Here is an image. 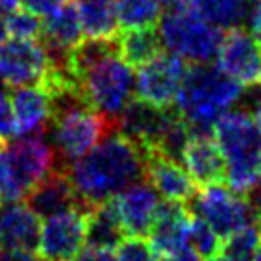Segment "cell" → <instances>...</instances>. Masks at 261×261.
<instances>
[{"label":"cell","mask_w":261,"mask_h":261,"mask_svg":"<svg viewBox=\"0 0 261 261\" xmlns=\"http://www.w3.org/2000/svg\"><path fill=\"white\" fill-rule=\"evenodd\" d=\"M147 152L115 130L84 156L63 166L82 208L111 200L130 185L145 179Z\"/></svg>","instance_id":"cell-1"},{"label":"cell","mask_w":261,"mask_h":261,"mask_svg":"<svg viewBox=\"0 0 261 261\" xmlns=\"http://www.w3.org/2000/svg\"><path fill=\"white\" fill-rule=\"evenodd\" d=\"M65 69L73 76L82 101L118 120L134 99V67L126 63L116 40H82L65 59Z\"/></svg>","instance_id":"cell-2"},{"label":"cell","mask_w":261,"mask_h":261,"mask_svg":"<svg viewBox=\"0 0 261 261\" xmlns=\"http://www.w3.org/2000/svg\"><path fill=\"white\" fill-rule=\"evenodd\" d=\"M242 95V84L210 63H189L187 76L175 99V111L193 134H212L214 124Z\"/></svg>","instance_id":"cell-3"},{"label":"cell","mask_w":261,"mask_h":261,"mask_svg":"<svg viewBox=\"0 0 261 261\" xmlns=\"http://www.w3.org/2000/svg\"><path fill=\"white\" fill-rule=\"evenodd\" d=\"M212 134L223 154L225 181L237 193H248L261 179V128L246 111H229Z\"/></svg>","instance_id":"cell-4"},{"label":"cell","mask_w":261,"mask_h":261,"mask_svg":"<svg viewBox=\"0 0 261 261\" xmlns=\"http://www.w3.org/2000/svg\"><path fill=\"white\" fill-rule=\"evenodd\" d=\"M56 109L51 116V147L63 166L71 164L99 141L116 130V122L103 113L95 111L76 95H65L54 99Z\"/></svg>","instance_id":"cell-5"},{"label":"cell","mask_w":261,"mask_h":261,"mask_svg":"<svg viewBox=\"0 0 261 261\" xmlns=\"http://www.w3.org/2000/svg\"><path fill=\"white\" fill-rule=\"evenodd\" d=\"M156 29L164 48L187 63H210L218 58L225 37L223 31L202 19L196 12L164 14Z\"/></svg>","instance_id":"cell-6"},{"label":"cell","mask_w":261,"mask_h":261,"mask_svg":"<svg viewBox=\"0 0 261 261\" xmlns=\"http://www.w3.org/2000/svg\"><path fill=\"white\" fill-rule=\"evenodd\" d=\"M10 181L0 193V204L19 202L56 170V151L42 134L21 136L6 145Z\"/></svg>","instance_id":"cell-7"},{"label":"cell","mask_w":261,"mask_h":261,"mask_svg":"<svg viewBox=\"0 0 261 261\" xmlns=\"http://www.w3.org/2000/svg\"><path fill=\"white\" fill-rule=\"evenodd\" d=\"M189 210L202 218L223 239V242L232 232L257 219L250 202L240 198L239 193L231 187H221V183L202 187L198 195L189 200Z\"/></svg>","instance_id":"cell-8"},{"label":"cell","mask_w":261,"mask_h":261,"mask_svg":"<svg viewBox=\"0 0 261 261\" xmlns=\"http://www.w3.org/2000/svg\"><path fill=\"white\" fill-rule=\"evenodd\" d=\"M189 71V63L172 51H162L151 61L138 67L136 95L138 99L159 109H170L175 105L177 94Z\"/></svg>","instance_id":"cell-9"},{"label":"cell","mask_w":261,"mask_h":261,"mask_svg":"<svg viewBox=\"0 0 261 261\" xmlns=\"http://www.w3.org/2000/svg\"><path fill=\"white\" fill-rule=\"evenodd\" d=\"M54 61L38 40L12 38L0 46V80L12 88L40 86Z\"/></svg>","instance_id":"cell-10"},{"label":"cell","mask_w":261,"mask_h":261,"mask_svg":"<svg viewBox=\"0 0 261 261\" xmlns=\"http://www.w3.org/2000/svg\"><path fill=\"white\" fill-rule=\"evenodd\" d=\"M86 242V210L71 208L46 218L38 254L44 261H74Z\"/></svg>","instance_id":"cell-11"},{"label":"cell","mask_w":261,"mask_h":261,"mask_svg":"<svg viewBox=\"0 0 261 261\" xmlns=\"http://www.w3.org/2000/svg\"><path fill=\"white\" fill-rule=\"evenodd\" d=\"M218 67L242 86H261V46L244 29H232L223 37Z\"/></svg>","instance_id":"cell-12"},{"label":"cell","mask_w":261,"mask_h":261,"mask_svg":"<svg viewBox=\"0 0 261 261\" xmlns=\"http://www.w3.org/2000/svg\"><path fill=\"white\" fill-rule=\"evenodd\" d=\"M124 232L130 237L149 234L160 206V195L151 183L138 181L111 198Z\"/></svg>","instance_id":"cell-13"},{"label":"cell","mask_w":261,"mask_h":261,"mask_svg":"<svg viewBox=\"0 0 261 261\" xmlns=\"http://www.w3.org/2000/svg\"><path fill=\"white\" fill-rule=\"evenodd\" d=\"M84 40V29L80 21L76 0L59 8L58 12L46 15L42 23L40 42L48 50L54 63H65L67 56Z\"/></svg>","instance_id":"cell-14"},{"label":"cell","mask_w":261,"mask_h":261,"mask_svg":"<svg viewBox=\"0 0 261 261\" xmlns=\"http://www.w3.org/2000/svg\"><path fill=\"white\" fill-rule=\"evenodd\" d=\"M40 221L27 204H0V240L6 252H38Z\"/></svg>","instance_id":"cell-15"},{"label":"cell","mask_w":261,"mask_h":261,"mask_svg":"<svg viewBox=\"0 0 261 261\" xmlns=\"http://www.w3.org/2000/svg\"><path fill=\"white\" fill-rule=\"evenodd\" d=\"M212 136L214 134H193L181 154L185 170L200 187L219 185L227 175L223 154Z\"/></svg>","instance_id":"cell-16"},{"label":"cell","mask_w":261,"mask_h":261,"mask_svg":"<svg viewBox=\"0 0 261 261\" xmlns=\"http://www.w3.org/2000/svg\"><path fill=\"white\" fill-rule=\"evenodd\" d=\"M191 210L183 202L166 200L160 202L156 218L149 231L151 246L160 255H172L189 248V223Z\"/></svg>","instance_id":"cell-17"},{"label":"cell","mask_w":261,"mask_h":261,"mask_svg":"<svg viewBox=\"0 0 261 261\" xmlns=\"http://www.w3.org/2000/svg\"><path fill=\"white\" fill-rule=\"evenodd\" d=\"M10 101L14 107L17 138L42 134L51 122L54 116V95L44 86H21L15 88Z\"/></svg>","instance_id":"cell-18"},{"label":"cell","mask_w":261,"mask_h":261,"mask_svg":"<svg viewBox=\"0 0 261 261\" xmlns=\"http://www.w3.org/2000/svg\"><path fill=\"white\" fill-rule=\"evenodd\" d=\"M145 179L156 189L162 198L174 202H189L196 195V183L177 160L149 152L145 164Z\"/></svg>","instance_id":"cell-19"},{"label":"cell","mask_w":261,"mask_h":261,"mask_svg":"<svg viewBox=\"0 0 261 261\" xmlns=\"http://www.w3.org/2000/svg\"><path fill=\"white\" fill-rule=\"evenodd\" d=\"M25 198H27L25 200L27 206L38 218L40 216L50 218V216H56L59 212L71 210V208H82L65 170H54L37 187L31 189V193Z\"/></svg>","instance_id":"cell-20"},{"label":"cell","mask_w":261,"mask_h":261,"mask_svg":"<svg viewBox=\"0 0 261 261\" xmlns=\"http://www.w3.org/2000/svg\"><path fill=\"white\" fill-rule=\"evenodd\" d=\"M80 21L88 40H116L120 21L115 0H76Z\"/></svg>","instance_id":"cell-21"},{"label":"cell","mask_w":261,"mask_h":261,"mask_svg":"<svg viewBox=\"0 0 261 261\" xmlns=\"http://www.w3.org/2000/svg\"><path fill=\"white\" fill-rule=\"evenodd\" d=\"M255 0H193V12L221 31L242 29Z\"/></svg>","instance_id":"cell-22"},{"label":"cell","mask_w":261,"mask_h":261,"mask_svg":"<svg viewBox=\"0 0 261 261\" xmlns=\"http://www.w3.org/2000/svg\"><path fill=\"white\" fill-rule=\"evenodd\" d=\"M124 229L120 219L116 216L111 200L86 210V242L88 246L113 248L118 246L122 240Z\"/></svg>","instance_id":"cell-23"},{"label":"cell","mask_w":261,"mask_h":261,"mask_svg":"<svg viewBox=\"0 0 261 261\" xmlns=\"http://www.w3.org/2000/svg\"><path fill=\"white\" fill-rule=\"evenodd\" d=\"M116 44H118V51L124 61L136 69L162 54V48H164L156 27L120 31Z\"/></svg>","instance_id":"cell-24"},{"label":"cell","mask_w":261,"mask_h":261,"mask_svg":"<svg viewBox=\"0 0 261 261\" xmlns=\"http://www.w3.org/2000/svg\"><path fill=\"white\" fill-rule=\"evenodd\" d=\"M120 29L156 27L164 12L162 0H115Z\"/></svg>","instance_id":"cell-25"},{"label":"cell","mask_w":261,"mask_h":261,"mask_svg":"<svg viewBox=\"0 0 261 261\" xmlns=\"http://www.w3.org/2000/svg\"><path fill=\"white\" fill-rule=\"evenodd\" d=\"M261 242V219L257 218L252 223L244 225L242 229L232 232L229 239L223 242V252L237 261H252L254 259L257 246Z\"/></svg>","instance_id":"cell-26"},{"label":"cell","mask_w":261,"mask_h":261,"mask_svg":"<svg viewBox=\"0 0 261 261\" xmlns=\"http://www.w3.org/2000/svg\"><path fill=\"white\" fill-rule=\"evenodd\" d=\"M189 248L200 259L208 261L223 252V239L202 218H191L189 223Z\"/></svg>","instance_id":"cell-27"},{"label":"cell","mask_w":261,"mask_h":261,"mask_svg":"<svg viewBox=\"0 0 261 261\" xmlns=\"http://www.w3.org/2000/svg\"><path fill=\"white\" fill-rule=\"evenodd\" d=\"M8 33L14 38H25V40H40L42 35V21L38 19L37 14L31 10H12L6 17Z\"/></svg>","instance_id":"cell-28"},{"label":"cell","mask_w":261,"mask_h":261,"mask_svg":"<svg viewBox=\"0 0 261 261\" xmlns=\"http://www.w3.org/2000/svg\"><path fill=\"white\" fill-rule=\"evenodd\" d=\"M116 261H156V252L143 237H128L116 246Z\"/></svg>","instance_id":"cell-29"},{"label":"cell","mask_w":261,"mask_h":261,"mask_svg":"<svg viewBox=\"0 0 261 261\" xmlns=\"http://www.w3.org/2000/svg\"><path fill=\"white\" fill-rule=\"evenodd\" d=\"M17 138V124H15L14 107L10 101V95L0 90V143Z\"/></svg>","instance_id":"cell-30"},{"label":"cell","mask_w":261,"mask_h":261,"mask_svg":"<svg viewBox=\"0 0 261 261\" xmlns=\"http://www.w3.org/2000/svg\"><path fill=\"white\" fill-rule=\"evenodd\" d=\"M69 2H71V0H23L25 8L31 10L33 14H37L38 17H40V15L46 17V15L54 14V12H58L59 8H63L65 4H69Z\"/></svg>","instance_id":"cell-31"},{"label":"cell","mask_w":261,"mask_h":261,"mask_svg":"<svg viewBox=\"0 0 261 261\" xmlns=\"http://www.w3.org/2000/svg\"><path fill=\"white\" fill-rule=\"evenodd\" d=\"M74 261H116V254H113V250L109 248H95L88 246L86 250H82Z\"/></svg>","instance_id":"cell-32"},{"label":"cell","mask_w":261,"mask_h":261,"mask_svg":"<svg viewBox=\"0 0 261 261\" xmlns=\"http://www.w3.org/2000/svg\"><path fill=\"white\" fill-rule=\"evenodd\" d=\"M248 29H250L252 38L261 46V0H255L254 8H252V12H250Z\"/></svg>","instance_id":"cell-33"},{"label":"cell","mask_w":261,"mask_h":261,"mask_svg":"<svg viewBox=\"0 0 261 261\" xmlns=\"http://www.w3.org/2000/svg\"><path fill=\"white\" fill-rule=\"evenodd\" d=\"M166 14H187L193 12V0H162Z\"/></svg>","instance_id":"cell-34"},{"label":"cell","mask_w":261,"mask_h":261,"mask_svg":"<svg viewBox=\"0 0 261 261\" xmlns=\"http://www.w3.org/2000/svg\"><path fill=\"white\" fill-rule=\"evenodd\" d=\"M248 195V202H250V206H252V210L255 212V216L261 219V179L257 183H255L254 187L250 189L246 193Z\"/></svg>","instance_id":"cell-35"},{"label":"cell","mask_w":261,"mask_h":261,"mask_svg":"<svg viewBox=\"0 0 261 261\" xmlns=\"http://www.w3.org/2000/svg\"><path fill=\"white\" fill-rule=\"evenodd\" d=\"M0 261H44L42 257H37L35 254L29 252H6L2 254Z\"/></svg>","instance_id":"cell-36"},{"label":"cell","mask_w":261,"mask_h":261,"mask_svg":"<svg viewBox=\"0 0 261 261\" xmlns=\"http://www.w3.org/2000/svg\"><path fill=\"white\" fill-rule=\"evenodd\" d=\"M250 115H252V118L255 120V124L261 128V86L254 94V97H252V103H250Z\"/></svg>","instance_id":"cell-37"},{"label":"cell","mask_w":261,"mask_h":261,"mask_svg":"<svg viewBox=\"0 0 261 261\" xmlns=\"http://www.w3.org/2000/svg\"><path fill=\"white\" fill-rule=\"evenodd\" d=\"M162 261H200V257H198L191 248H185V250L177 252V254L164 255V259Z\"/></svg>","instance_id":"cell-38"},{"label":"cell","mask_w":261,"mask_h":261,"mask_svg":"<svg viewBox=\"0 0 261 261\" xmlns=\"http://www.w3.org/2000/svg\"><path fill=\"white\" fill-rule=\"evenodd\" d=\"M19 2L21 0H0V12L4 10V12H12L15 8L19 6Z\"/></svg>","instance_id":"cell-39"},{"label":"cell","mask_w":261,"mask_h":261,"mask_svg":"<svg viewBox=\"0 0 261 261\" xmlns=\"http://www.w3.org/2000/svg\"><path fill=\"white\" fill-rule=\"evenodd\" d=\"M10 35L8 33V25H6V17L0 14V46L6 42V37Z\"/></svg>","instance_id":"cell-40"},{"label":"cell","mask_w":261,"mask_h":261,"mask_svg":"<svg viewBox=\"0 0 261 261\" xmlns=\"http://www.w3.org/2000/svg\"><path fill=\"white\" fill-rule=\"evenodd\" d=\"M208 261H237V259H232V257H229V255H216V257H212V259H208Z\"/></svg>","instance_id":"cell-41"},{"label":"cell","mask_w":261,"mask_h":261,"mask_svg":"<svg viewBox=\"0 0 261 261\" xmlns=\"http://www.w3.org/2000/svg\"><path fill=\"white\" fill-rule=\"evenodd\" d=\"M252 261H261V242H259V246H257V252H255L254 259Z\"/></svg>","instance_id":"cell-42"}]
</instances>
